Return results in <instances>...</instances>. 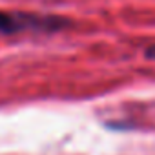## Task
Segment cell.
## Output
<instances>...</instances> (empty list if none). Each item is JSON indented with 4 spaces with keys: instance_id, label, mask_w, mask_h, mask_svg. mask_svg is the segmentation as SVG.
I'll use <instances>...</instances> for the list:
<instances>
[{
    "instance_id": "2",
    "label": "cell",
    "mask_w": 155,
    "mask_h": 155,
    "mask_svg": "<svg viewBox=\"0 0 155 155\" xmlns=\"http://www.w3.org/2000/svg\"><path fill=\"white\" fill-rule=\"evenodd\" d=\"M144 55H146V58H150V60H155V44H151L150 48H146Z\"/></svg>"
},
{
    "instance_id": "1",
    "label": "cell",
    "mask_w": 155,
    "mask_h": 155,
    "mask_svg": "<svg viewBox=\"0 0 155 155\" xmlns=\"http://www.w3.org/2000/svg\"><path fill=\"white\" fill-rule=\"evenodd\" d=\"M71 22L53 15H35L22 11H2L0 9V35L18 33H55L69 28Z\"/></svg>"
}]
</instances>
